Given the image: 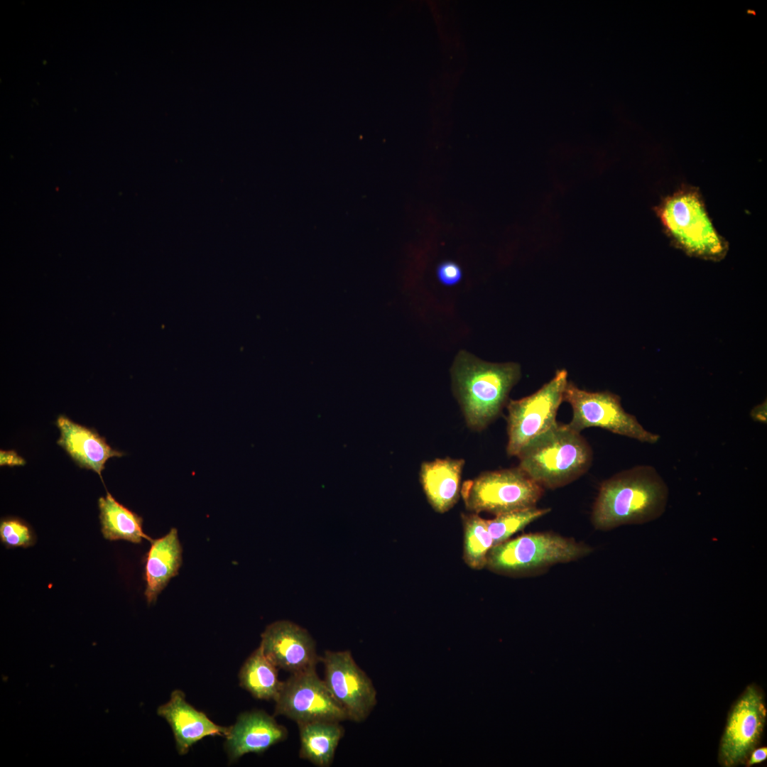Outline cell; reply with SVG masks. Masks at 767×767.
<instances>
[{"mask_svg":"<svg viewBox=\"0 0 767 767\" xmlns=\"http://www.w3.org/2000/svg\"><path fill=\"white\" fill-rule=\"evenodd\" d=\"M315 669L291 674L283 682L275 700V715L285 716L298 725L316 721L348 720Z\"/></svg>","mask_w":767,"mask_h":767,"instance_id":"obj_9","label":"cell"},{"mask_svg":"<svg viewBox=\"0 0 767 767\" xmlns=\"http://www.w3.org/2000/svg\"><path fill=\"white\" fill-rule=\"evenodd\" d=\"M55 424L60 430L58 445L80 467L93 470L102 480V472L107 461L124 455L109 445L95 430L76 423L67 416L59 415Z\"/></svg>","mask_w":767,"mask_h":767,"instance_id":"obj_15","label":"cell"},{"mask_svg":"<svg viewBox=\"0 0 767 767\" xmlns=\"http://www.w3.org/2000/svg\"><path fill=\"white\" fill-rule=\"evenodd\" d=\"M436 275L438 281L442 285L453 286L461 281L462 271L457 263L452 261H445L437 266Z\"/></svg>","mask_w":767,"mask_h":767,"instance_id":"obj_24","label":"cell"},{"mask_svg":"<svg viewBox=\"0 0 767 767\" xmlns=\"http://www.w3.org/2000/svg\"><path fill=\"white\" fill-rule=\"evenodd\" d=\"M764 414H766V403H761V405L756 406L751 412L752 417L758 421L766 420V418H764Z\"/></svg>","mask_w":767,"mask_h":767,"instance_id":"obj_27","label":"cell"},{"mask_svg":"<svg viewBox=\"0 0 767 767\" xmlns=\"http://www.w3.org/2000/svg\"><path fill=\"white\" fill-rule=\"evenodd\" d=\"M550 511V508L534 506L499 514L494 519L486 520L494 546L506 541L514 533Z\"/></svg>","mask_w":767,"mask_h":767,"instance_id":"obj_22","label":"cell"},{"mask_svg":"<svg viewBox=\"0 0 767 767\" xmlns=\"http://www.w3.org/2000/svg\"><path fill=\"white\" fill-rule=\"evenodd\" d=\"M299 756L317 767L331 766L344 729L340 722L316 721L298 725Z\"/></svg>","mask_w":767,"mask_h":767,"instance_id":"obj_18","label":"cell"},{"mask_svg":"<svg viewBox=\"0 0 767 767\" xmlns=\"http://www.w3.org/2000/svg\"><path fill=\"white\" fill-rule=\"evenodd\" d=\"M158 714L171 727L180 754H186L196 742L208 736H225L229 727L219 726L187 702L185 694L173 691L168 702L160 706Z\"/></svg>","mask_w":767,"mask_h":767,"instance_id":"obj_14","label":"cell"},{"mask_svg":"<svg viewBox=\"0 0 767 767\" xmlns=\"http://www.w3.org/2000/svg\"><path fill=\"white\" fill-rule=\"evenodd\" d=\"M101 531L109 540H125L140 543L143 539H152L143 531V519L136 513L119 504L107 491L98 500Z\"/></svg>","mask_w":767,"mask_h":767,"instance_id":"obj_19","label":"cell"},{"mask_svg":"<svg viewBox=\"0 0 767 767\" xmlns=\"http://www.w3.org/2000/svg\"><path fill=\"white\" fill-rule=\"evenodd\" d=\"M460 493L468 510L497 516L536 506L544 488L518 467L482 472L464 482Z\"/></svg>","mask_w":767,"mask_h":767,"instance_id":"obj_6","label":"cell"},{"mask_svg":"<svg viewBox=\"0 0 767 767\" xmlns=\"http://www.w3.org/2000/svg\"><path fill=\"white\" fill-rule=\"evenodd\" d=\"M766 720L763 694L757 686L750 685L728 714L719 749V760L723 766H736L746 761L760 741Z\"/></svg>","mask_w":767,"mask_h":767,"instance_id":"obj_10","label":"cell"},{"mask_svg":"<svg viewBox=\"0 0 767 767\" xmlns=\"http://www.w3.org/2000/svg\"><path fill=\"white\" fill-rule=\"evenodd\" d=\"M454 392L467 424L482 430L501 413L521 377L516 363H490L460 351L451 369Z\"/></svg>","mask_w":767,"mask_h":767,"instance_id":"obj_2","label":"cell"},{"mask_svg":"<svg viewBox=\"0 0 767 767\" xmlns=\"http://www.w3.org/2000/svg\"><path fill=\"white\" fill-rule=\"evenodd\" d=\"M320 662L325 667L324 681L348 719L355 722L365 720L376 704V692L351 652L326 651Z\"/></svg>","mask_w":767,"mask_h":767,"instance_id":"obj_11","label":"cell"},{"mask_svg":"<svg viewBox=\"0 0 767 767\" xmlns=\"http://www.w3.org/2000/svg\"><path fill=\"white\" fill-rule=\"evenodd\" d=\"M464 529V560L468 565L479 570L486 565L487 555L494 543L486 520L477 513L463 517Z\"/></svg>","mask_w":767,"mask_h":767,"instance_id":"obj_21","label":"cell"},{"mask_svg":"<svg viewBox=\"0 0 767 767\" xmlns=\"http://www.w3.org/2000/svg\"><path fill=\"white\" fill-rule=\"evenodd\" d=\"M287 736L285 727L272 716L262 710H252L241 713L229 727L224 746L230 761H235L246 754L263 753Z\"/></svg>","mask_w":767,"mask_h":767,"instance_id":"obj_13","label":"cell"},{"mask_svg":"<svg viewBox=\"0 0 767 767\" xmlns=\"http://www.w3.org/2000/svg\"><path fill=\"white\" fill-rule=\"evenodd\" d=\"M278 669L259 646L239 671L240 685L257 699L275 701L283 683L278 679Z\"/></svg>","mask_w":767,"mask_h":767,"instance_id":"obj_20","label":"cell"},{"mask_svg":"<svg viewBox=\"0 0 767 767\" xmlns=\"http://www.w3.org/2000/svg\"><path fill=\"white\" fill-rule=\"evenodd\" d=\"M150 542L146 558L144 592L149 604L156 601L170 579L178 575L183 561V548L175 528Z\"/></svg>","mask_w":767,"mask_h":767,"instance_id":"obj_17","label":"cell"},{"mask_svg":"<svg viewBox=\"0 0 767 767\" xmlns=\"http://www.w3.org/2000/svg\"><path fill=\"white\" fill-rule=\"evenodd\" d=\"M563 401L572 409V420L567 425L577 433L597 427L641 442L655 444L660 440V435L646 430L634 415L626 413L620 397L611 392L587 391L568 381Z\"/></svg>","mask_w":767,"mask_h":767,"instance_id":"obj_8","label":"cell"},{"mask_svg":"<svg viewBox=\"0 0 767 767\" xmlns=\"http://www.w3.org/2000/svg\"><path fill=\"white\" fill-rule=\"evenodd\" d=\"M0 540L7 548H26L35 544L36 536L31 527L22 519L6 517L0 523Z\"/></svg>","mask_w":767,"mask_h":767,"instance_id":"obj_23","label":"cell"},{"mask_svg":"<svg viewBox=\"0 0 767 767\" xmlns=\"http://www.w3.org/2000/svg\"><path fill=\"white\" fill-rule=\"evenodd\" d=\"M591 551L583 543L553 533H528L492 547L486 565L502 572H528L575 561Z\"/></svg>","mask_w":767,"mask_h":767,"instance_id":"obj_5","label":"cell"},{"mask_svg":"<svg viewBox=\"0 0 767 767\" xmlns=\"http://www.w3.org/2000/svg\"><path fill=\"white\" fill-rule=\"evenodd\" d=\"M518 467L544 489L565 486L584 474L592 453L587 441L567 424L557 423L517 456Z\"/></svg>","mask_w":767,"mask_h":767,"instance_id":"obj_4","label":"cell"},{"mask_svg":"<svg viewBox=\"0 0 767 767\" xmlns=\"http://www.w3.org/2000/svg\"><path fill=\"white\" fill-rule=\"evenodd\" d=\"M26 463L25 459L13 450L0 451L1 466H23Z\"/></svg>","mask_w":767,"mask_h":767,"instance_id":"obj_25","label":"cell"},{"mask_svg":"<svg viewBox=\"0 0 767 767\" xmlns=\"http://www.w3.org/2000/svg\"><path fill=\"white\" fill-rule=\"evenodd\" d=\"M749 756V760L746 762L748 766L761 763L766 759L767 749L766 747H761L754 749Z\"/></svg>","mask_w":767,"mask_h":767,"instance_id":"obj_26","label":"cell"},{"mask_svg":"<svg viewBox=\"0 0 767 767\" xmlns=\"http://www.w3.org/2000/svg\"><path fill=\"white\" fill-rule=\"evenodd\" d=\"M668 498V486L656 469L648 465L637 466L616 474L601 484L592 522L601 531L648 523L664 513Z\"/></svg>","mask_w":767,"mask_h":767,"instance_id":"obj_1","label":"cell"},{"mask_svg":"<svg viewBox=\"0 0 767 767\" xmlns=\"http://www.w3.org/2000/svg\"><path fill=\"white\" fill-rule=\"evenodd\" d=\"M261 637L260 646L266 658L278 668L290 674L316 668L320 662L310 633L290 621L270 624Z\"/></svg>","mask_w":767,"mask_h":767,"instance_id":"obj_12","label":"cell"},{"mask_svg":"<svg viewBox=\"0 0 767 767\" xmlns=\"http://www.w3.org/2000/svg\"><path fill=\"white\" fill-rule=\"evenodd\" d=\"M654 209L675 247L706 261L717 262L726 257L728 241L716 229L697 187L682 185L663 197Z\"/></svg>","mask_w":767,"mask_h":767,"instance_id":"obj_3","label":"cell"},{"mask_svg":"<svg viewBox=\"0 0 767 767\" xmlns=\"http://www.w3.org/2000/svg\"><path fill=\"white\" fill-rule=\"evenodd\" d=\"M567 382V371L557 370L533 394L507 403L508 455L517 457L527 445L557 425L556 415Z\"/></svg>","mask_w":767,"mask_h":767,"instance_id":"obj_7","label":"cell"},{"mask_svg":"<svg viewBox=\"0 0 767 767\" xmlns=\"http://www.w3.org/2000/svg\"><path fill=\"white\" fill-rule=\"evenodd\" d=\"M462 459L446 457L422 463L420 480L432 507L445 513L457 501L461 491Z\"/></svg>","mask_w":767,"mask_h":767,"instance_id":"obj_16","label":"cell"}]
</instances>
